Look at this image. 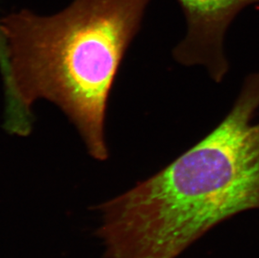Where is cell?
<instances>
[{
    "mask_svg": "<svg viewBox=\"0 0 259 258\" xmlns=\"http://www.w3.org/2000/svg\"><path fill=\"white\" fill-rule=\"evenodd\" d=\"M98 209L108 258H176L221 222L259 209V174L230 152L191 147Z\"/></svg>",
    "mask_w": 259,
    "mask_h": 258,
    "instance_id": "obj_2",
    "label": "cell"
},
{
    "mask_svg": "<svg viewBox=\"0 0 259 258\" xmlns=\"http://www.w3.org/2000/svg\"><path fill=\"white\" fill-rule=\"evenodd\" d=\"M8 66V55L6 42L0 28V70H5Z\"/></svg>",
    "mask_w": 259,
    "mask_h": 258,
    "instance_id": "obj_4",
    "label": "cell"
},
{
    "mask_svg": "<svg viewBox=\"0 0 259 258\" xmlns=\"http://www.w3.org/2000/svg\"><path fill=\"white\" fill-rule=\"evenodd\" d=\"M151 0H74L56 15L29 10L0 20L9 60L5 127L32 128V105L47 100L73 122L93 158L104 160L108 97Z\"/></svg>",
    "mask_w": 259,
    "mask_h": 258,
    "instance_id": "obj_1",
    "label": "cell"
},
{
    "mask_svg": "<svg viewBox=\"0 0 259 258\" xmlns=\"http://www.w3.org/2000/svg\"><path fill=\"white\" fill-rule=\"evenodd\" d=\"M186 17V33L173 56L184 66H201L215 82L228 74L224 37L237 14L259 0H176Z\"/></svg>",
    "mask_w": 259,
    "mask_h": 258,
    "instance_id": "obj_3",
    "label": "cell"
}]
</instances>
